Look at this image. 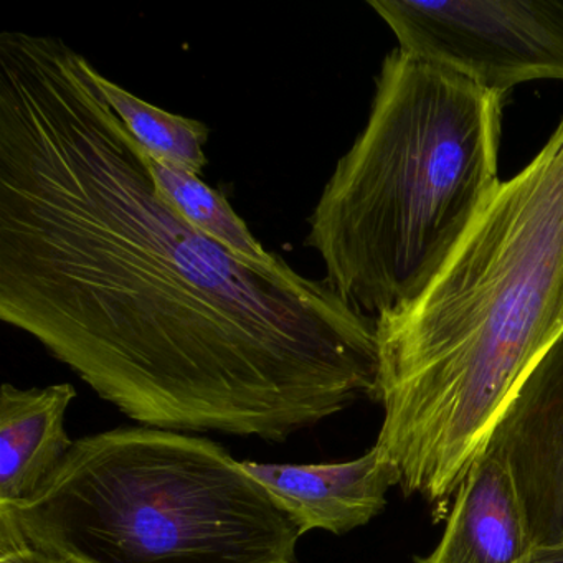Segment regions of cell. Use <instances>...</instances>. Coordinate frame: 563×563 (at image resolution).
Segmentation results:
<instances>
[{
  "label": "cell",
  "mask_w": 563,
  "mask_h": 563,
  "mask_svg": "<svg viewBox=\"0 0 563 563\" xmlns=\"http://www.w3.org/2000/svg\"><path fill=\"white\" fill-rule=\"evenodd\" d=\"M97 74L0 34V319L141 427L283 443L377 400L375 319L194 229Z\"/></svg>",
  "instance_id": "6da1fadb"
},
{
  "label": "cell",
  "mask_w": 563,
  "mask_h": 563,
  "mask_svg": "<svg viewBox=\"0 0 563 563\" xmlns=\"http://www.w3.org/2000/svg\"><path fill=\"white\" fill-rule=\"evenodd\" d=\"M375 324L384 423L374 446L405 494L444 503L563 334V118L427 291Z\"/></svg>",
  "instance_id": "7a4b0ae2"
},
{
  "label": "cell",
  "mask_w": 563,
  "mask_h": 563,
  "mask_svg": "<svg viewBox=\"0 0 563 563\" xmlns=\"http://www.w3.org/2000/svg\"><path fill=\"white\" fill-rule=\"evenodd\" d=\"M504 95L400 47L382 62L367 124L335 164L305 246L371 318L410 308L499 189Z\"/></svg>",
  "instance_id": "3957f363"
},
{
  "label": "cell",
  "mask_w": 563,
  "mask_h": 563,
  "mask_svg": "<svg viewBox=\"0 0 563 563\" xmlns=\"http://www.w3.org/2000/svg\"><path fill=\"white\" fill-rule=\"evenodd\" d=\"M0 506L71 563L298 562V529L243 461L183 431L88 434L31 497Z\"/></svg>",
  "instance_id": "277c9868"
},
{
  "label": "cell",
  "mask_w": 563,
  "mask_h": 563,
  "mask_svg": "<svg viewBox=\"0 0 563 563\" xmlns=\"http://www.w3.org/2000/svg\"><path fill=\"white\" fill-rule=\"evenodd\" d=\"M401 51L494 93L563 81V0H368Z\"/></svg>",
  "instance_id": "5b68a950"
},
{
  "label": "cell",
  "mask_w": 563,
  "mask_h": 563,
  "mask_svg": "<svg viewBox=\"0 0 563 563\" xmlns=\"http://www.w3.org/2000/svg\"><path fill=\"white\" fill-rule=\"evenodd\" d=\"M487 448L509 466L533 547L563 543V334L530 372Z\"/></svg>",
  "instance_id": "8992f818"
},
{
  "label": "cell",
  "mask_w": 563,
  "mask_h": 563,
  "mask_svg": "<svg viewBox=\"0 0 563 563\" xmlns=\"http://www.w3.org/2000/svg\"><path fill=\"white\" fill-rule=\"evenodd\" d=\"M299 536L312 530L342 536L367 526L387 506L398 486L397 470L372 446L357 460L325 464H278L243 461Z\"/></svg>",
  "instance_id": "52a82bcc"
},
{
  "label": "cell",
  "mask_w": 563,
  "mask_h": 563,
  "mask_svg": "<svg viewBox=\"0 0 563 563\" xmlns=\"http://www.w3.org/2000/svg\"><path fill=\"white\" fill-rule=\"evenodd\" d=\"M532 549L509 466L486 448L456 490L440 543L418 563H517Z\"/></svg>",
  "instance_id": "ba28073f"
},
{
  "label": "cell",
  "mask_w": 563,
  "mask_h": 563,
  "mask_svg": "<svg viewBox=\"0 0 563 563\" xmlns=\"http://www.w3.org/2000/svg\"><path fill=\"white\" fill-rule=\"evenodd\" d=\"M77 397L71 384L0 390V503L31 497L57 470L75 441L65 428Z\"/></svg>",
  "instance_id": "9c48e42d"
},
{
  "label": "cell",
  "mask_w": 563,
  "mask_h": 563,
  "mask_svg": "<svg viewBox=\"0 0 563 563\" xmlns=\"http://www.w3.org/2000/svg\"><path fill=\"white\" fill-rule=\"evenodd\" d=\"M143 153L156 189L194 229L249 265L269 268L282 262L283 256L266 252L220 190L207 186L199 176L154 159L144 147Z\"/></svg>",
  "instance_id": "30bf717a"
},
{
  "label": "cell",
  "mask_w": 563,
  "mask_h": 563,
  "mask_svg": "<svg viewBox=\"0 0 563 563\" xmlns=\"http://www.w3.org/2000/svg\"><path fill=\"white\" fill-rule=\"evenodd\" d=\"M97 81L114 113L150 156L200 177L209 163L203 151L210 137L206 123L161 110L100 71Z\"/></svg>",
  "instance_id": "8fae6325"
},
{
  "label": "cell",
  "mask_w": 563,
  "mask_h": 563,
  "mask_svg": "<svg viewBox=\"0 0 563 563\" xmlns=\"http://www.w3.org/2000/svg\"><path fill=\"white\" fill-rule=\"evenodd\" d=\"M0 563H71L35 545L11 510L0 506Z\"/></svg>",
  "instance_id": "7c38bea8"
},
{
  "label": "cell",
  "mask_w": 563,
  "mask_h": 563,
  "mask_svg": "<svg viewBox=\"0 0 563 563\" xmlns=\"http://www.w3.org/2000/svg\"><path fill=\"white\" fill-rule=\"evenodd\" d=\"M517 563H563V543L533 547V549Z\"/></svg>",
  "instance_id": "4fadbf2b"
}]
</instances>
